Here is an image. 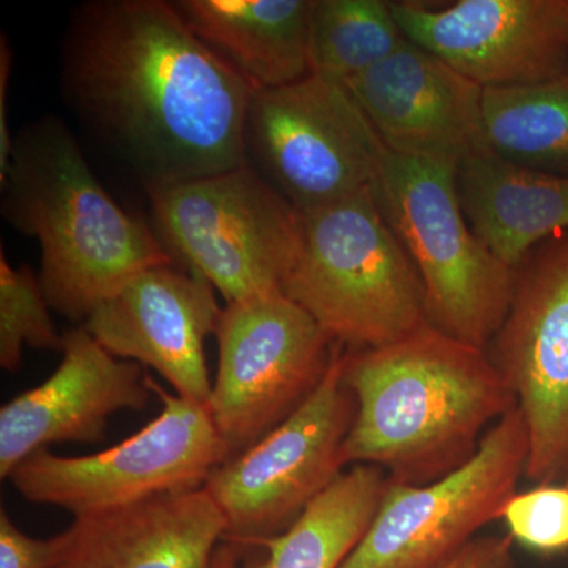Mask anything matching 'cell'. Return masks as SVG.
Instances as JSON below:
<instances>
[{
  "label": "cell",
  "mask_w": 568,
  "mask_h": 568,
  "mask_svg": "<svg viewBox=\"0 0 568 568\" xmlns=\"http://www.w3.org/2000/svg\"><path fill=\"white\" fill-rule=\"evenodd\" d=\"M80 534L74 521L65 532L36 538L22 532L6 510L0 511V568H58L70 555Z\"/></svg>",
  "instance_id": "cell-25"
},
{
  "label": "cell",
  "mask_w": 568,
  "mask_h": 568,
  "mask_svg": "<svg viewBox=\"0 0 568 568\" xmlns=\"http://www.w3.org/2000/svg\"><path fill=\"white\" fill-rule=\"evenodd\" d=\"M528 455V428L517 406L448 476L426 485L388 480L368 532L339 568L446 567L478 530L503 517L525 477Z\"/></svg>",
  "instance_id": "cell-10"
},
{
  "label": "cell",
  "mask_w": 568,
  "mask_h": 568,
  "mask_svg": "<svg viewBox=\"0 0 568 568\" xmlns=\"http://www.w3.org/2000/svg\"><path fill=\"white\" fill-rule=\"evenodd\" d=\"M212 568H246V566H242L237 545L230 544V541L220 545L213 556Z\"/></svg>",
  "instance_id": "cell-29"
},
{
  "label": "cell",
  "mask_w": 568,
  "mask_h": 568,
  "mask_svg": "<svg viewBox=\"0 0 568 568\" xmlns=\"http://www.w3.org/2000/svg\"><path fill=\"white\" fill-rule=\"evenodd\" d=\"M174 7L194 36L254 89L308 77L313 0H181Z\"/></svg>",
  "instance_id": "cell-18"
},
{
  "label": "cell",
  "mask_w": 568,
  "mask_h": 568,
  "mask_svg": "<svg viewBox=\"0 0 568 568\" xmlns=\"http://www.w3.org/2000/svg\"><path fill=\"white\" fill-rule=\"evenodd\" d=\"M245 145L248 163L308 212L373 189L384 144L345 85L308 74L254 91Z\"/></svg>",
  "instance_id": "cell-9"
},
{
  "label": "cell",
  "mask_w": 568,
  "mask_h": 568,
  "mask_svg": "<svg viewBox=\"0 0 568 568\" xmlns=\"http://www.w3.org/2000/svg\"><path fill=\"white\" fill-rule=\"evenodd\" d=\"M62 362L43 384L0 409V477L6 480L33 454L59 443L95 444L110 418L151 403V376L115 357L84 325L63 335Z\"/></svg>",
  "instance_id": "cell-15"
},
{
  "label": "cell",
  "mask_w": 568,
  "mask_h": 568,
  "mask_svg": "<svg viewBox=\"0 0 568 568\" xmlns=\"http://www.w3.org/2000/svg\"><path fill=\"white\" fill-rule=\"evenodd\" d=\"M11 71V51L6 37L0 44V183L9 174L11 156H13L14 142L11 140L9 119H7L6 99L9 95V81Z\"/></svg>",
  "instance_id": "cell-27"
},
{
  "label": "cell",
  "mask_w": 568,
  "mask_h": 568,
  "mask_svg": "<svg viewBox=\"0 0 568 568\" xmlns=\"http://www.w3.org/2000/svg\"><path fill=\"white\" fill-rule=\"evenodd\" d=\"M343 383L355 402L343 463L381 467L394 484L454 473L517 407L488 351L428 323L392 345L345 351Z\"/></svg>",
  "instance_id": "cell-2"
},
{
  "label": "cell",
  "mask_w": 568,
  "mask_h": 568,
  "mask_svg": "<svg viewBox=\"0 0 568 568\" xmlns=\"http://www.w3.org/2000/svg\"><path fill=\"white\" fill-rule=\"evenodd\" d=\"M215 336L219 368L205 407L234 458L313 395L336 343L284 294L226 304Z\"/></svg>",
  "instance_id": "cell-8"
},
{
  "label": "cell",
  "mask_w": 568,
  "mask_h": 568,
  "mask_svg": "<svg viewBox=\"0 0 568 568\" xmlns=\"http://www.w3.org/2000/svg\"><path fill=\"white\" fill-rule=\"evenodd\" d=\"M50 302L41 287L40 276L28 265L13 267L6 254H0V365L17 372L22 361V347L55 349L63 347L50 315Z\"/></svg>",
  "instance_id": "cell-23"
},
{
  "label": "cell",
  "mask_w": 568,
  "mask_h": 568,
  "mask_svg": "<svg viewBox=\"0 0 568 568\" xmlns=\"http://www.w3.org/2000/svg\"><path fill=\"white\" fill-rule=\"evenodd\" d=\"M347 91L392 152L458 164L484 142V88L406 40Z\"/></svg>",
  "instance_id": "cell-16"
},
{
  "label": "cell",
  "mask_w": 568,
  "mask_h": 568,
  "mask_svg": "<svg viewBox=\"0 0 568 568\" xmlns=\"http://www.w3.org/2000/svg\"><path fill=\"white\" fill-rule=\"evenodd\" d=\"M514 276L488 354L528 428L525 477L558 484L568 480V231L530 250Z\"/></svg>",
  "instance_id": "cell-12"
},
{
  "label": "cell",
  "mask_w": 568,
  "mask_h": 568,
  "mask_svg": "<svg viewBox=\"0 0 568 568\" xmlns=\"http://www.w3.org/2000/svg\"><path fill=\"white\" fill-rule=\"evenodd\" d=\"M481 111L489 151L568 178V70L538 84L484 89Z\"/></svg>",
  "instance_id": "cell-21"
},
{
  "label": "cell",
  "mask_w": 568,
  "mask_h": 568,
  "mask_svg": "<svg viewBox=\"0 0 568 568\" xmlns=\"http://www.w3.org/2000/svg\"><path fill=\"white\" fill-rule=\"evenodd\" d=\"M220 315L215 287L170 263L132 276L82 325L108 353L151 366L174 394L205 406L212 383L204 343Z\"/></svg>",
  "instance_id": "cell-14"
},
{
  "label": "cell",
  "mask_w": 568,
  "mask_h": 568,
  "mask_svg": "<svg viewBox=\"0 0 568 568\" xmlns=\"http://www.w3.org/2000/svg\"><path fill=\"white\" fill-rule=\"evenodd\" d=\"M381 467L355 465L316 496L293 525L264 541L256 568H339L368 532L386 489Z\"/></svg>",
  "instance_id": "cell-20"
},
{
  "label": "cell",
  "mask_w": 568,
  "mask_h": 568,
  "mask_svg": "<svg viewBox=\"0 0 568 568\" xmlns=\"http://www.w3.org/2000/svg\"><path fill=\"white\" fill-rule=\"evenodd\" d=\"M74 521H78V526H80L77 544L58 568H92L91 519H74Z\"/></svg>",
  "instance_id": "cell-28"
},
{
  "label": "cell",
  "mask_w": 568,
  "mask_h": 568,
  "mask_svg": "<svg viewBox=\"0 0 568 568\" xmlns=\"http://www.w3.org/2000/svg\"><path fill=\"white\" fill-rule=\"evenodd\" d=\"M459 203L477 237L511 271L530 250L568 231V178L476 149L458 163Z\"/></svg>",
  "instance_id": "cell-17"
},
{
  "label": "cell",
  "mask_w": 568,
  "mask_h": 568,
  "mask_svg": "<svg viewBox=\"0 0 568 568\" xmlns=\"http://www.w3.org/2000/svg\"><path fill=\"white\" fill-rule=\"evenodd\" d=\"M156 234L171 257L226 304L283 294L301 241V212L252 163L148 185Z\"/></svg>",
  "instance_id": "cell-6"
},
{
  "label": "cell",
  "mask_w": 568,
  "mask_h": 568,
  "mask_svg": "<svg viewBox=\"0 0 568 568\" xmlns=\"http://www.w3.org/2000/svg\"><path fill=\"white\" fill-rule=\"evenodd\" d=\"M457 170L383 145L373 189L424 284L426 323L488 351L510 308L515 276L467 223Z\"/></svg>",
  "instance_id": "cell-5"
},
{
  "label": "cell",
  "mask_w": 568,
  "mask_h": 568,
  "mask_svg": "<svg viewBox=\"0 0 568 568\" xmlns=\"http://www.w3.org/2000/svg\"><path fill=\"white\" fill-rule=\"evenodd\" d=\"M510 537H477L443 568H518Z\"/></svg>",
  "instance_id": "cell-26"
},
{
  "label": "cell",
  "mask_w": 568,
  "mask_h": 568,
  "mask_svg": "<svg viewBox=\"0 0 568 568\" xmlns=\"http://www.w3.org/2000/svg\"><path fill=\"white\" fill-rule=\"evenodd\" d=\"M406 39L480 88L538 84L568 70V0L390 2Z\"/></svg>",
  "instance_id": "cell-13"
},
{
  "label": "cell",
  "mask_w": 568,
  "mask_h": 568,
  "mask_svg": "<svg viewBox=\"0 0 568 568\" xmlns=\"http://www.w3.org/2000/svg\"><path fill=\"white\" fill-rule=\"evenodd\" d=\"M2 189L7 220L39 241L51 308L71 321L84 324L132 276L173 263L159 235L104 192L61 122L21 134Z\"/></svg>",
  "instance_id": "cell-3"
},
{
  "label": "cell",
  "mask_w": 568,
  "mask_h": 568,
  "mask_svg": "<svg viewBox=\"0 0 568 568\" xmlns=\"http://www.w3.org/2000/svg\"><path fill=\"white\" fill-rule=\"evenodd\" d=\"M162 413L118 446L61 457L41 450L9 480L24 499L65 508L74 519L100 518L164 495L203 488L231 458L207 407L163 390L151 377Z\"/></svg>",
  "instance_id": "cell-7"
},
{
  "label": "cell",
  "mask_w": 568,
  "mask_h": 568,
  "mask_svg": "<svg viewBox=\"0 0 568 568\" xmlns=\"http://www.w3.org/2000/svg\"><path fill=\"white\" fill-rule=\"evenodd\" d=\"M406 40L390 2L313 0L310 74L346 85L388 58Z\"/></svg>",
  "instance_id": "cell-22"
},
{
  "label": "cell",
  "mask_w": 568,
  "mask_h": 568,
  "mask_svg": "<svg viewBox=\"0 0 568 568\" xmlns=\"http://www.w3.org/2000/svg\"><path fill=\"white\" fill-rule=\"evenodd\" d=\"M343 361L345 351L336 345L323 383L304 405L205 481L226 518L224 541L260 547L280 536L342 474V448L355 414Z\"/></svg>",
  "instance_id": "cell-11"
},
{
  "label": "cell",
  "mask_w": 568,
  "mask_h": 568,
  "mask_svg": "<svg viewBox=\"0 0 568 568\" xmlns=\"http://www.w3.org/2000/svg\"><path fill=\"white\" fill-rule=\"evenodd\" d=\"M507 536L541 556L568 551V480L517 493L503 511Z\"/></svg>",
  "instance_id": "cell-24"
},
{
  "label": "cell",
  "mask_w": 568,
  "mask_h": 568,
  "mask_svg": "<svg viewBox=\"0 0 568 568\" xmlns=\"http://www.w3.org/2000/svg\"><path fill=\"white\" fill-rule=\"evenodd\" d=\"M88 519L92 568H212L227 529L204 487Z\"/></svg>",
  "instance_id": "cell-19"
},
{
  "label": "cell",
  "mask_w": 568,
  "mask_h": 568,
  "mask_svg": "<svg viewBox=\"0 0 568 568\" xmlns=\"http://www.w3.org/2000/svg\"><path fill=\"white\" fill-rule=\"evenodd\" d=\"M283 294L347 351L392 345L426 323L424 284L375 189L301 212Z\"/></svg>",
  "instance_id": "cell-4"
},
{
  "label": "cell",
  "mask_w": 568,
  "mask_h": 568,
  "mask_svg": "<svg viewBox=\"0 0 568 568\" xmlns=\"http://www.w3.org/2000/svg\"><path fill=\"white\" fill-rule=\"evenodd\" d=\"M65 74L73 102L121 145L148 185L248 163L246 115L256 89L194 36L174 3L84 7Z\"/></svg>",
  "instance_id": "cell-1"
}]
</instances>
